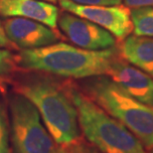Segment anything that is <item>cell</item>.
<instances>
[{"instance_id": "obj_15", "label": "cell", "mask_w": 153, "mask_h": 153, "mask_svg": "<svg viewBox=\"0 0 153 153\" xmlns=\"http://www.w3.org/2000/svg\"><path fill=\"white\" fill-rule=\"evenodd\" d=\"M70 1L82 5L91 6H115L120 5L122 0H70Z\"/></svg>"}, {"instance_id": "obj_18", "label": "cell", "mask_w": 153, "mask_h": 153, "mask_svg": "<svg viewBox=\"0 0 153 153\" xmlns=\"http://www.w3.org/2000/svg\"><path fill=\"white\" fill-rule=\"evenodd\" d=\"M11 42L9 41V39L7 38V36L5 34L4 28H3V25L0 22V47H8V46H11Z\"/></svg>"}, {"instance_id": "obj_19", "label": "cell", "mask_w": 153, "mask_h": 153, "mask_svg": "<svg viewBox=\"0 0 153 153\" xmlns=\"http://www.w3.org/2000/svg\"><path fill=\"white\" fill-rule=\"evenodd\" d=\"M56 153H71L70 152V149L66 148L65 146H59V147H57V150H56Z\"/></svg>"}, {"instance_id": "obj_17", "label": "cell", "mask_w": 153, "mask_h": 153, "mask_svg": "<svg viewBox=\"0 0 153 153\" xmlns=\"http://www.w3.org/2000/svg\"><path fill=\"white\" fill-rule=\"evenodd\" d=\"M128 8L153 7V0H122Z\"/></svg>"}, {"instance_id": "obj_1", "label": "cell", "mask_w": 153, "mask_h": 153, "mask_svg": "<svg viewBox=\"0 0 153 153\" xmlns=\"http://www.w3.org/2000/svg\"><path fill=\"white\" fill-rule=\"evenodd\" d=\"M120 58L116 49L91 51L66 43H55L35 49H23L17 64L23 69L74 79L108 76Z\"/></svg>"}, {"instance_id": "obj_5", "label": "cell", "mask_w": 153, "mask_h": 153, "mask_svg": "<svg viewBox=\"0 0 153 153\" xmlns=\"http://www.w3.org/2000/svg\"><path fill=\"white\" fill-rule=\"evenodd\" d=\"M10 137L14 153H56L57 147L38 109L20 94L10 100Z\"/></svg>"}, {"instance_id": "obj_4", "label": "cell", "mask_w": 153, "mask_h": 153, "mask_svg": "<svg viewBox=\"0 0 153 153\" xmlns=\"http://www.w3.org/2000/svg\"><path fill=\"white\" fill-rule=\"evenodd\" d=\"M84 85L97 105L123 124L146 148L153 147V108L138 102L108 76H93Z\"/></svg>"}, {"instance_id": "obj_20", "label": "cell", "mask_w": 153, "mask_h": 153, "mask_svg": "<svg viewBox=\"0 0 153 153\" xmlns=\"http://www.w3.org/2000/svg\"><path fill=\"white\" fill-rule=\"evenodd\" d=\"M41 1H45V2H49V3H55V2H57V0H41Z\"/></svg>"}, {"instance_id": "obj_21", "label": "cell", "mask_w": 153, "mask_h": 153, "mask_svg": "<svg viewBox=\"0 0 153 153\" xmlns=\"http://www.w3.org/2000/svg\"><path fill=\"white\" fill-rule=\"evenodd\" d=\"M152 153H153V147H152Z\"/></svg>"}, {"instance_id": "obj_6", "label": "cell", "mask_w": 153, "mask_h": 153, "mask_svg": "<svg viewBox=\"0 0 153 153\" xmlns=\"http://www.w3.org/2000/svg\"><path fill=\"white\" fill-rule=\"evenodd\" d=\"M60 6L63 10L102 27L118 40L125 39L133 31L130 10L125 5L91 6L60 0Z\"/></svg>"}, {"instance_id": "obj_11", "label": "cell", "mask_w": 153, "mask_h": 153, "mask_svg": "<svg viewBox=\"0 0 153 153\" xmlns=\"http://www.w3.org/2000/svg\"><path fill=\"white\" fill-rule=\"evenodd\" d=\"M119 55L126 62L153 78V38L127 36L123 39Z\"/></svg>"}, {"instance_id": "obj_2", "label": "cell", "mask_w": 153, "mask_h": 153, "mask_svg": "<svg viewBox=\"0 0 153 153\" xmlns=\"http://www.w3.org/2000/svg\"><path fill=\"white\" fill-rule=\"evenodd\" d=\"M17 91L38 109L43 123L55 142L71 145L78 141V112L68 91H65L51 79L35 78L19 84Z\"/></svg>"}, {"instance_id": "obj_3", "label": "cell", "mask_w": 153, "mask_h": 153, "mask_svg": "<svg viewBox=\"0 0 153 153\" xmlns=\"http://www.w3.org/2000/svg\"><path fill=\"white\" fill-rule=\"evenodd\" d=\"M85 138L102 153H145L142 143L123 124L109 115L88 96L69 88Z\"/></svg>"}, {"instance_id": "obj_8", "label": "cell", "mask_w": 153, "mask_h": 153, "mask_svg": "<svg viewBox=\"0 0 153 153\" xmlns=\"http://www.w3.org/2000/svg\"><path fill=\"white\" fill-rule=\"evenodd\" d=\"M9 41L23 49H35L55 44L60 36L50 27L22 17H14L3 22Z\"/></svg>"}, {"instance_id": "obj_14", "label": "cell", "mask_w": 153, "mask_h": 153, "mask_svg": "<svg viewBox=\"0 0 153 153\" xmlns=\"http://www.w3.org/2000/svg\"><path fill=\"white\" fill-rule=\"evenodd\" d=\"M15 66L14 59L7 50L0 49V76L7 75L13 71Z\"/></svg>"}, {"instance_id": "obj_16", "label": "cell", "mask_w": 153, "mask_h": 153, "mask_svg": "<svg viewBox=\"0 0 153 153\" xmlns=\"http://www.w3.org/2000/svg\"><path fill=\"white\" fill-rule=\"evenodd\" d=\"M71 145L72 146L69 148L71 153H102L100 151L97 150V149L91 147V146L85 144L84 142L76 141Z\"/></svg>"}, {"instance_id": "obj_7", "label": "cell", "mask_w": 153, "mask_h": 153, "mask_svg": "<svg viewBox=\"0 0 153 153\" xmlns=\"http://www.w3.org/2000/svg\"><path fill=\"white\" fill-rule=\"evenodd\" d=\"M61 30L71 42L85 50L100 51L114 48V36L97 24L70 12H65L58 19Z\"/></svg>"}, {"instance_id": "obj_13", "label": "cell", "mask_w": 153, "mask_h": 153, "mask_svg": "<svg viewBox=\"0 0 153 153\" xmlns=\"http://www.w3.org/2000/svg\"><path fill=\"white\" fill-rule=\"evenodd\" d=\"M10 129L8 126L5 111L0 105V153H11L10 151Z\"/></svg>"}, {"instance_id": "obj_9", "label": "cell", "mask_w": 153, "mask_h": 153, "mask_svg": "<svg viewBox=\"0 0 153 153\" xmlns=\"http://www.w3.org/2000/svg\"><path fill=\"white\" fill-rule=\"evenodd\" d=\"M108 76L138 102L153 108V78L151 76L119 58L114 64Z\"/></svg>"}, {"instance_id": "obj_12", "label": "cell", "mask_w": 153, "mask_h": 153, "mask_svg": "<svg viewBox=\"0 0 153 153\" xmlns=\"http://www.w3.org/2000/svg\"><path fill=\"white\" fill-rule=\"evenodd\" d=\"M135 36L153 38V7H138L130 10Z\"/></svg>"}, {"instance_id": "obj_10", "label": "cell", "mask_w": 153, "mask_h": 153, "mask_svg": "<svg viewBox=\"0 0 153 153\" xmlns=\"http://www.w3.org/2000/svg\"><path fill=\"white\" fill-rule=\"evenodd\" d=\"M0 14L32 19L53 30L57 28L59 19V9L41 0H0Z\"/></svg>"}]
</instances>
